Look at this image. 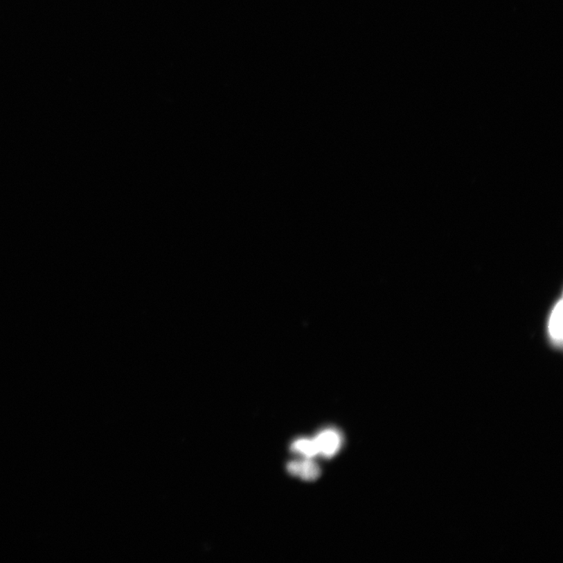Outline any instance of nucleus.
<instances>
[{"label": "nucleus", "instance_id": "f03ea898", "mask_svg": "<svg viewBox=\"0 0 563 563\" xmlns=\"http://www.w3.org/2000/svg\"><path fill=\"white\" fill-rule=\"evenodd\" d=\"M314 440L316 442L319 453L325 457L334 456L341 444L340 434L332 429L321 432Z\"/></svg>", "mask_w": 563, "mask_h": 563}, {"label": "nucleus", "instance_id": "20e7f679", "mask_svg": "<svg viewBox=\"0 0 563 563\" xmlns=\"http://www.w3.org/2000/svg\"><path fill=\"white\" fill-rule=\"evenodd\" d=\"M292 449L304 454L307 458H312L319 454L318 447L314 440L301 439L296 440L292 445Z\"/></svg>", "mask_w": 563, "mask_h": 563}, {"label": "nucleus", "instance_id": "7ed1b4c3", "mask_svg": "<svg viewBox=\"0 0 563 563\" xmlns=\"http://www.w3.org/2000/svg\"><path fill=\"white\" fill-rule=\"evenodd\" d=\"M287 469L289 474L300 476L303 480L305 481L316 480L320 474L319 465L308 459L302 462L290 463Z\"/></svg>", "mask_w": 563, "mask_h": 563}, {"label": "nucleus", "instance_id": "f257e3e1", "mask_svg": "<svg viewBox=\"0 0 563 563\" xmlns=\"http://www.w3.org/2000/svg\"><path fill=\"white\" fill-rule=\"evenodd\" d=\"M563 300L562 296L551 307L546 322V334L549 343L561 350L563 343Z\"/></svg>", "mask_w": 563, "mask_h": 563}]
</instances>
